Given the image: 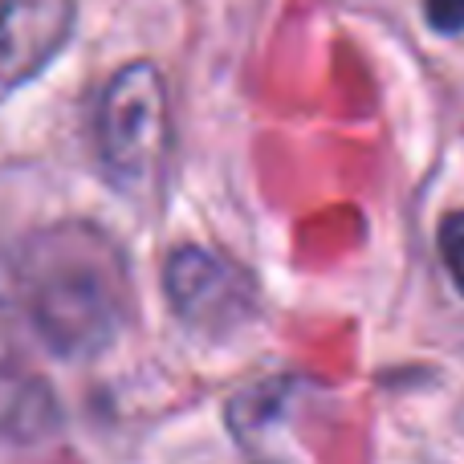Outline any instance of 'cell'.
I'll return each instance as SVG.
<instances>
[{
  "label": "cell",
  "instance_id": "cell-1",
  "mask_svg": "<svg viewBox=\"0 0 464 464\" xmlns=\"http://www.w3.org/2000/svg\"><path fill=\"white\" fill-rule=\"evenodd\" d=\"M127 289V261L102 228L57 225L24 248V314L33 334L62 359H90L119 338Z\"/></svg>",
  "mask_w": 464,
  "mask_h": 464
},
{
  "label": "cell",
  "instance_id": "cell-2",
  "mask_svg": "<svg viewBox=\"0 0 464 464\" xmlns=\"http://www.w3.org/2000/svg\"><path fill=\"white\" fill-rule=\"evenodd\" d=\"M171 119L168 90L151 62H130L111 78L98 102V160L119 192H139L160 179L168 160Z\"/></svg>",
  "mask_w": 464,
  "mask_h": 464
},
{
  "label": "cell",
  "instance_id": "cell-3",
  "mask_svg": "<svg viewBox=\"0 0 464 464\" xmlns=\"http://www.w3.org/2000/svg\"><path fill=\"white\" fill-rule=\"evenodd\" d=\"M163 285L176 305L179 322L204 334H228L245 318H253V281L220 253L200 245H184L163 265Z\"/></svg>",
  "mask_w": 464,
  "mask_h": 464
},
{
  "label": "cell",
  "instance_id": "cell-4",
  "mask_svg": "<svg viewBox=\"0 0 464 464\" xmlns=\"http://www.w3.org/2000/svg\"><path fill=\"white\" fill-rule=\"evenodd\" d=\"M73 16V0H0V102L62 53Z\"/></svg>",
  "mask_w": 464,
  "mask_h": 464
},
{
  "label": "cell",
  "instance_id": "cell-5",
  "mask_svg": "<svg viewBox=\"0 0 464 464\" xmlns=\"http://www.w3.org/2000/svg\"><path fill=\"white\" fill-rule=\"evenodd\" d=\"M57 428V400L45 379L16 362H0V436L33 444Z\"/></svg>",
  "mask_w": 464,
  "mask_h": 464
},
{
  "label": "cell",
  "instance_id": "cell-6",
  "mask_svg": "<svg viewBox=\"0 0 464 464\" xmlns=\"http://www.w3.org/2000/svg\"><path fill=\"white\" fill-rule=\"evenodd\" d=\"M436 245H440V261L449 269V277L457 281V289L464 294V212H449L436 228Z\"/></svg>",
  "mask_w": 464,
  "mask_h": 464
},
{
  "label": "cell",
  "instance_id": "cell-7",
  "mask_svg": "<svg viewBox=\"0 0 464 464\" xmlns=\"http://www.w3.org/2000/svg\"><path fill=\"white\" fill-rule=\"evenodd\" d=\"M424 16L436 33L464 29V0H424Z\"/></svg>",
  "mask_w": 464,
  "mask_h": 464
}]
</instances>
